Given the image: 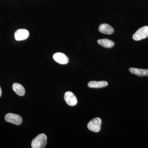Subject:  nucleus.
Instances as JSON below:
<instances>
[{
  "label": "nucleus",
  "mask_w": 148,
  "mask_h": 148,
  "mask_svg": "<svg viewBox=\"0 0 148 148\" xmlns=\"http://www.w3.org/2000/svg\"><path fill=\"white\" fill-rule=\"evenodd\" d=\"M29 36L28 30L25 29H19L14 33L15 39L17 41L24 40L27 39Z\"/></svg>",
  "instance_id": "nucleus-6"
},
{
  "label": "nucleus",
  "mask_w": 148,
  "mask_h": 148,
  "mask_svg": "<svg viewBox=\"0 0 148 148\" xmlns=\"http://www.w3.org/2000/svg\"><path fill=\"white\" fill-rule=\"evenodd\" d=\"M98 43L100 45L107 48H111L114 45V42L112 40L108 39H103L98 40Z\"/></svg>",
  "instance_id": "nucleus-12"
},
{
  "label": "nucleus",
  "mask_w": 148,
  "mask_h": 148,
  "mask_svg": "<svg viewBox=\"0 0 148 148\" xmlns=\"http://www.w3.org/2000/svg\"><path fill=\"white\" fill-rule=\"evenodd\" d=\"M129 71L131 73L139 77L148 76V69L130 68Z\"/></svg>",
  "instance_id": "nucleus-9"
},
{
  "label": "nucleus",
  "mask_w": 148,
  "mask_h": 148,
  "mask_svg": "<svg viewBox=\"0 0 148 148\" xmlns=\"http://www.w3.org/2000/svg\"><path fill=\"white\" fill-rule=\"evenodd\" d=\"M53 58L54 61L58 64H66L69 62V58L65 54L60 52L55 53L53 54Z\"/></svg>",
  "instance_id": "nucleus-7"
},
{
  "label": "nucleus",
  "mask_w": 148,
  "mask_h": 148,
  "mask_svg": "<svg viewBox=\"0 0 148 148\" xmlns=\"http://www.w3.org/2000/svg\"><path fill=\"white\" fill-rule=\"evenodd\" d=\"M64 99L67 104L71 106H76L77 103L75 95L71 91H67L65 93Z\"/></svg>",
  "instance_id": "nucleus-5"
},
{
  "label": "nucleus",
  "mask_w": 148,
  "mask_h": 148,
  "mask_svg": "<svg viewBox=\"0 0 148 148\" xmlns=\"http://www.w3.org/2000/svg\"><path fill=\"white\" fill-rule=\"evenodd\" d=\"M47 143V137L43 133L38 135L32 140V147L33 148H43L45 147Z\"/></svg>",
  "instance_id": "nucleus-1"
},
{
  "label": "nucleus",
  "mask_w": 148,
  "mask_h": 148,
  "mask_svg": "<svg viewBox=\"0 0 148 148\" xmlns=\"http://www.w3.org/2000/svg\"><path fill=\"white\" fill-rule=\"evenodd\" d=\"M108 83L105 81H92L88 84V87L91 88H100L108 86Z\"/></svg>",
  "instance_id": "nucleus-10"
},
{
  "label": "nucleus",
  "mask_w": 148,
  "mask_h": 148,
  "mask_svg": "<svg viewBox=\"0 0 148 148\" xmlns=\"http://www.w3.org/2000/svg\"><path fill=\"white\" fill-rule=\"evenodd\" d=\"M99 32L102 34L111 35L114 32V29L109 24H101L98 28Z\"/></svg>",
  "instance_id": "nucleus-8"
},
{
  "label": "nucleus",
  "mask_w": 148,
  "mask_h": 148,
  "mask_svg": "<svg viewBox=\"0 0 148 148\" xmlns=\"http://www.w3.org/2000/svg\"><path fill=\"white\" fill-rule=\"evenodd\" d=\"M102 120L99 118L91 120L87 125V127L90 131L94 132H100L101 129Z\"/></svg>",
  "instance_id": "nucleus-3"
},
{
  "label": "nucleus",
  "mask_w": 148,
  "mask_h": 148,
  "mask_svg": "<svg viewBox=\"0 0 148 148\" xmlns=\"http://www.w3.org/2000/svg\"><path fill=\"white\" fill-rule=\"evenodd\" d=\"M148 37V26H144L138 29L132 36V38L135 41L145 39Z\"/></svg>",
  "instance_id": "nucleus-2"
},
{
  "label": "nucleus",
  "mask_w": 148,
  "mask_h": 148,
  "mask_svg": "<svg viewBox=\"0 0 148 148\" xmlns=\"http://www.w3.org/2000/svg\"><path fill=\"white\" fill-rule=\"evenodd\" d=\"M2 95V90L1 88V86H0V97Z\"/></svg>",
  "instance_id": "nucleus-13"
},
{
  "label": "nucleus",
  "mask_w": 148,
  "mask_h": 148,
  "mask_svg": "<svg viewBox=\"0 0 148 148\" xmlns=\"http://www.w3.org/2000/svg\"><path fill=\"white\" fill-rule=\"evenodd\" d=\"M12 89L16 92V94L20 96H22L25 95V90L24 88L22 85L20 84H13L12 85Z\"/></svg>",
  "instance_id": "nucleus-11"
},
{
  "label": "nucleus",
  "mask_w": 148,
  "mask_h": 148,
  "mask_svg": "<svg viewBox=\"0 0 148 148\" xmlns=\"http://www.w3.org/2000/svg\"><path fill=\"white\" fill-rule=\"evenodd\" d=\"M5 121L16 125H20L22 123V119L19 115L12 113L7 114L5 116Z\"/></svg>",
  "instance_id": "nucleus-4"
}]
</instances>
